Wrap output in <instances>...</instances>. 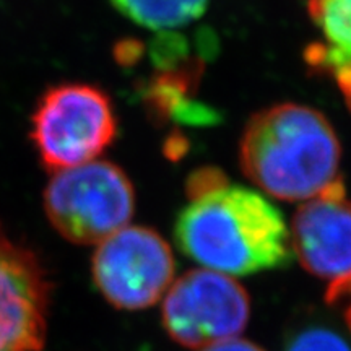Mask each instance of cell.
Wrapping results in <instances>:
<instances>
[{"instance_id": "obj_4", "label": "cell", "mask_w": 351, "mask_h": 351, "mask_svg": "<svg viewBox=\"0 0 351 351\" xmlns=\"http://www.w3.org/2000/svg\"><path fill=\"white\" fill-rule=\"evenodd\" d=\"M112 103L86 83L52 86L32 116V140L49 171H64L98 160L116 137Z\"/></svg>"}, {"instance_id": "obj_13", "label": "cell", "mask_w": 351, "mask_h": 351, "mask_svg": "<svg viewBox=\"0 0 351 351\" xmlns=\"http://www.w3.org/2000/svg\"><path fill=\"white\" fill-rule=\"evenodd\" d=\"M199 351H263L261 346L249 340L243 339H232L226 341H219V343L205 346V348H200Z\"/></svg>"}, {"instance_id": "obj_11", "label": "cell", "mask_w": 351, "mask_h": 351, "mask_svg": "<svg viewBox=\"0 0 351 351\" xmlns=\"http://www.w3.org/2000/svg\"><path fill=\"white\" fill-rule=\"evenodd\" d=\"M288 351H351L339 335L324 328H311L289 341Z\"/></svg>"}, {"instance_id": "obj_12", "label": "cell", "mask_w": 351, "mask_h": 351, "mask_svg": "<svg viewBox=\"0 0 351 351\" xmlns=\"http://www.w3.org/2000/svg\"><path fill=\"white\" fill-rule=\"evenodd\" d=\"M326 300L328 304L343 311V317L351 328V275L332 282L327 289Z\"/></svg>"}, {"instance_id": "obj_1", "label": "cell", "mask_w": 351, "mask_h": 351, "mask_svg": "<svg viewBox=\"0 0 351 351\" xmlns=\"http://www.w3.org/2000/svg\"><path fill=\"white\" fill-rule=\"evenodd\" d=\"M189 204L174 226L179 249L202 269L228 276L280 269L291 261L282 213L252 189L202 169L189 179Z\"/></svg>"}, {"instance_id": "obj_3", "label": "cell", "mask_w": 351, "mask_h": 351, "mask_svg": "<svg viewBox=\"0 0 351 351\" xmlns=\"http://www.w3.org/2000/svg\"><path fill=\"white\" fill-rule=\"evenodd\" d=\"M43 204L51 225L70 243L99 244L129 226L135 192L119 166L95 160L54 173Z\"/></svg>"}, {"instance_id": "obj_5", "label": "cell", "mask_w": 351, "mask_h": 351, "mask_svg": "<svg viewBox=\"0 0 351 351\" xmlns=\"http://www.w3.org/2000/svg\"><path fill=\"white\" fill-rule=\"evenodd\" d=\"M251 301L232 276L218 271L191 270L171 283L165 295L163 327L186 348L238 339L247 326Z\"/></svg>"}, {"instance_id": "obj_7", "label": "cell", "mask_w": 351, "mask_h": 351, "mask_svg": "<svg viewBox=\"0 0 351 351\" xmlns=\"http://www.w3.org/2000/svg\"><path fill=\"white\" fill-rule=\"evenodd\" d=\"M47 300L36 257L0 232V351H41Z\"/></svg>"}, {"instance_id": "obj_9", "label": "cell", "mask_w": 351, "mask_h": 351, "mask_svg": "<svg viewBox=\"0 0 351 351\" xmlns=\"http://www.w3.org/2000/svg\"><path fill=\"white\" fill-rule=\"evenodd\" d=\"M320 33L306 52L307 64L333 73L351 64V0H301Z\"/></svg>"}, {"instance_id": "obj_10", "label": "cell", "mask_w": 351, "mask_h": 351, "mask_svg": "<svg viewBox=\"0 0 351 351\" xmlns=\"http://www.w3.org/2000/svg\"><path fill=\"white\" fill-rule=\"evenodd\" d=\"M119 13L148 29H173L199 20L208 0H111Z\"/></svg>"}, {"instance_id": "obj_2", "label": "cell", "mask_w": 351, "mask_h": 351, "mask_svg": "<svg viewBox=\"0 0 351 351\" xmlns=\"http://www.w3.org/2000/svg\"><path fill=\"white\" fill-rule=\"evenodd\" d=\"M340 142L326 117L313 108L283 103L251 117L239 143L244 174L282 200H309L335 184Z\"/></svg>"}, {"instance_id": "obj_8", "label": "cell", "mask_w": 351, "mask_h": 351, "mask_svg": "<svg viewBox=\"0 0 351 351\" xmlns=\"http://www.w3.org/2000/svg\"><path fill=\"white\" fill-rule=\"evenodd\" d=\"M289 238L309 274L330 283L351 275V202L341 181L298 208Z\"/></svg>"}, {"instance_id": "obj_14", "label": "cell", "mask_w": 351, "mask_h": 351, "mask_svg": "<svg viewBox=\"0 0 351 351\" xmlns=\"http://www.w3.org/2000/svg\"><path fill=\"white\" fill-rule=\"evenodd\" d=\"M333 75H335V78H337V83H339L341 95L345 96L346 104H348L351 109V64L345 65V67H341L339 70H335V72H333Z\"/></svg>"}, {"instance_id": "obj_6", "label": "cell", "mask_w": 351, "mask_h": 351, "mask_svg": "<svg viewBox=\"0 0 351 351\" xmlns=\"http://www.w3.org/2000/svg\"><path fill=\"white\" fill-rule=\"evenodd\" d=\"M176 262L169 244L156 231L125 226L98 244L91 263L96 288L122 311L156 304L174 282Z\"/></svg>"}]
</instances>
